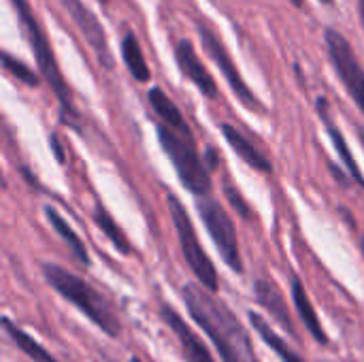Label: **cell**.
Masks as SVG:
<instances>
[{"label":"cell","mask_w":364,"mask_h":362,"mask_svg":"<svg viewBox=\"0 0 364 362\" xmlns=\"http://www.w3.org/2000/svg\"><path fill=\"white\" fill-rule=\"evenodd\" d=\"M49 143H51V147H53V151H55V158H58V162H64V154H62V149H60L58 137H51V139H49Z\"/></svg>","instance_id":"cell-25"},{"label":"cell","mask_w":364,"mask_h":362,"mask_svg":"<svg viewBox=\"0 0 364 362\" xmlns=\"http://www.w3.org/2000/svg\"><path fill=\"white\" fill-rule=\"evenodd\" d=\"M2 66H4V70H9L15 79H19L21 83H26V85H30V87H36V85L41 83V81H38V75H36L30 66H26L23 62L15 60L9 51L2 53Z\"/></svg>","instance_id":"cell-22"},{"label":"cell","mask_w":364,"mask_h":362,"mask_svg":"<svg viewBox=\"0 0 364 362\" xmlns=\"http://www.w3.org/2000/svg\"><path fill=\"white\" fill-rule=\"evenodd\" d=\"M316 109H318V115H320V119H322V124H324V128H326V132H328V137H331V141H333V145H335V149H337V154H339V158H341V162H343L346 169L350 171L352 179L358 181L364 188V177L363 173H360V166L356 164V160H354V156H352V149H350V145H348V141H346V137H343V132L335 126V122H333V117H331L328 100H326V98H318Z\"/></svg>","instance_id":"cell-14"},{"label":"cell","mask_w":364,"mask_h":362,"mask_svg":"<svg viewBox=\"0 0 364 362\" xmlns=\"http://www.w3.org/2000/svg\"><path fill=\"white\" fill-rule=\"evenodd\" d=\"M98 2H102V4H107V2H109V0H98Z\"/></svg>","instance_id":"cell-32"},{"label":"cell","mask_w":364,"mask_h":362,"mask_svg":"<svg viewBox=\"0 0 364 362\" xmlns=\"http://www.w3.org/2000/svg\"><path fill=\"white\" fill-rule=\"evenodd\" d=\"M205 160L209 162V166H207L209 171L218 166V154H215V149H213V147H209V149H207V156H205Z\"/></svg>","instance_id":"cell-24"},{"label":"cell","mask_w":364,"mask_h":362,"mask_svg":"<svg viewBox=\"0 0 364 362\" xmlns=\"http://www.w3.org/2000/svg\"><path fill=\"white\" fill-rule=\"evenodd\" d=\"M198 36H200V43H203L205 51H207L209 58L218 64V68L222 70L226 83L230 85V90L235 92V96L239 98V102H241L245 109L254 111V113H264V105H262V102L258 100V96L250 90V85L243 81V77H241L239 68L235 66V62H232L228 49H226L224 43L215 36V32H213L209 26L200 23V26H198Z\"/></svg>","instance_id":"cell-8"},{"label":"cell","mask_w":364,"mask_h":362,"mask_svg":"<svg viewBox=\"0 0 364 362\" xmlns=\"http://www.w3.org/2000/svg\"><path fill=\"white\" fill-rule=\"evenodd\" d=\"M324 43H326V51H328V58L335 66L339 81L343 83L354 105L364 115V68L358 55L354 53L350 41L335 28H328L324 32Z\"/></svg>","instance_id":"cell-7"},{"label":"cell","mask_w":364,"mask_h":362,"mask_svg":"<svg viewBox=\"0 0 364 362\" xmlns=\"http://www.w3.org/2000/svg\"><path fill=\"white\" fill-rule=\"evenodd\" d=\"M247 318H250V324L256 329V333L264 339V344L282 358L284 362H307V361H303L275 331H273V326H269L267 322H264V318L262 316H258V314H254V312H250L247 314Z\"/></svg>","instance_id":"cell-19"},{"label":"cell","mask_w":364,"mask_h":362,"mask_svg":"<svg viewBox=\"0 0 364 362\" xmlns=\"http://www.w3.org/2000/svg\"><path fill=\"white\" fill-rule=\"evenodd\" d=\"M166 203H168L171 222L175 224V233H177L179 247H181V254H183L186 265L190 267V271L194 273V277L198 280V284L203 288H207L209 292L215 294L220 290L215 265L211 262V258L203 250V245L198 241V235L194 230V224H192V220H190L183 203L175 194H168L166 196Z\"/></svg>","instance_id":"cell-5"},{"label":"cell","mask_w":364,"mask_h":362,"mask_svg":"<svg viewBox=\"0 0 364 362\" xmlns=\"http://www.w3.org/2000/svg\"><path fill=\"white\" fill-rule=\"evenodd\" d=\"M358 137H360V143H363V147H364V130L363 128L358 130Z\"/></svg>","instance_id":"cell-28"},{"label":"cell","mask_w":364,"mask_h":362,"mask_svg":"<svg viewBox=\"0 0 364 362\" xmlns=\"http://www.w3.org/2000/svg\"><path fill=\"white\" fill-rule=\"evenodd\" d=\"M147 98H149V105H151L154 113L158 115V119L162 124H166L171 128H181V130L183 128H190L188 122L183 119L181 111H179V107L166 96V92L162 87H151L149 94H147Z\"/></svg>","instance_id":"cell-20"},{"label":"cell","mask_w":364,"mask_h":362,"mask_svg":"<svg viewBox=\"0 0 364 362\" xmlns=\"http://www.w3.org/2000/svg\"><path fill=\"white\" fill-rule=\"evenodd\" d=\"M198 215H200L207 233L211 235L218 252L222 254L224 262L228 265V269H232L235 273H243L239 237H237V228H235V222L228 215V211L215 198L205 196V198H198Z\"/></svg>","instance_id":"cell-6"},{"label":"cell","mask_w":364,"mask_h":362,"mask_svg":"<svg viewBox=\"0 0 364 362\" xmlns=\"http://www.w3.org/2000/svg\"><path fill=\"white\" fill-rule=\"evenodd\" d=\"M130 362H143V361H141V358H136V356H132V358H130Z\"/></svg>","instance_id":"cell-29"},{"label":"cell","mask_w":364,"mask_h":362,"mask_svg":"<svg viewBox=\"0 0 364 362\" xmlns=\"http://www.w3.org/2000/svg\"><path fill=\"white\" fill-rule=\"evenodd\" d=\"M254 294H256L258 305L264 307L279 326H284L290 335H294V322H292L288 303H286L284 294L279 292V288L269 280H256L254 282Z\"/></svg>","instance_id":"cell-12"},{"label":"cell","mask_w":364,"mask_h":362,"mask_svg":"<svg viewBox=\"0 0 364 362\" xmlns=\"http://www.w3.org/2000/svg\"><path fill=\"white\" fill-rule=\"evenodd\" d=\"M94 222L96 226L102 230V235L115 245V250L124 256H130L132 254V245L126 237V233L119 228V224L111 218V213L102 207V205H96L94 207Z\"/></svg>","instance_id":"cell-21"},{"label":"cell","mask_w":364,"mask_h":362,"mask_svg":"<svg viewBox=\"0 0 364 362\" xmlns=\"http://www.w3.org/2000/svg\"><path fill=\"white\" fill-rule=\"evenodd\" d=\"M66 13L73 17V21L77 23L79 32L85 36L87 45L94 49V53L98 55L100 64H105L107 68L113 66V55L109 51V43H107V34L98 21V17L81 2V0H62Z\"/></svg>","instance_id":"cell-9"},{"label":"cell","mask_w":364,"mask_h":362,"mask_svg":"<svg viewBox=\"0 0 364 362\" xmlns=\"http://www.w3.org/2000/svg\"><path fill=\"white\" fill-rule=\"evenodd\" d=\"M226 198L230 201V205L239 211V215H241L245 222H252V220H254V213H252L247 201L243 198V194H241L232 183H226Z\"/></svg>","instance_id":"cell-23"},{"label":"cell","mask_w":364,"mask_h":362,"mask_svg":"<svg viewBox=\"0 0 364 362\" xmlns=\"http://www.w3.org/2000/svg\"><path fill=\"white\" fill-rule=\"evenodd\" d=\"M290 2H292V4H294V6H299V9H301V6H303V0H290Z\"/></svg>","instance_id":"cell-27"},{"label":"cell","mask_w":364,"mask_h":362,"mask_svg":"<svg viewBox=\"0 0 364 362\" xmlns=\"http://www.w3.org/2000/svg\"><path fill=\"white\" fill-rule=\"evenodd\" d=\"M175 60H177V66L179 70L183 73L186 79H190L198 92L207 98H218V85H215V79L211 77V73L205 68V64L200 62L198 53L194 51V45L186 38H181L177 45H175Z\"/></svg>","instance_id":"cell-11"},{"label":"cell","mask_w":364,"mask_h":362,"mask_svg":"<svg viewBox=\"0 0 364 362\" xmlns=\"http://www.w3.org/2000/svg\"><path fill=\"white\" fill-rule=\"evenodd\" d=\"M360 252H363V256H364V239L360 241Z\"/></svg>","instance_id":"cell-30"},{"label":"cell","mask_w":364,"mask_h":362,"mask_svg":"<svg viewBox=\"0 0 364 362\" xmlns=\"http://www.w3.org/2000/svg\"><path fill=\"white\" fill-rule=\"evenodd\" d=\"M160 318L164 320V324L173 331V335L179 341L181 354L186 362H215L211 352L207 350V346L203 344V339L192 331V326H188V322L168 305H162L160 309Z\"/></svg>","instance_id":"cell-10"},{"label":"cell","mask_w":364,"mask_h":362,"mask_svg":"<svg viewBox=\"0 0 364 362\" xmlns=\"http://www.w3.org/2000/svg\"><path fill=\"white\" fill-rule=\"evenodd\" d=\"M222 128V134H224V139H226V143L232 147V151L245 162V164H250L252 169H256V171H260V173H271L273 171V164H271V160L239 130V128H235V126H230V124H222L220 126Z\"/></svg>","instance_id":"cell-15"},{"label":"cell","mask_w":364,"mask_h":362,"mask_svg":"<svg viewBox=\"0 0 364 362\" xmlns=\"http://www.w3.org/2000/svg\"><path fill=\"white\" fill-rule=\"evenodd\" d=\"M2 326H4V333L11 337L13 346L19 352H23L32 362H60L51 352H47L34 337H30L23 329L13 324L11 318H2Z\"/></svg>","instance_id":"cell-17"},{"label":"cell","mask_w":364,"mask_h":362,"mask_svg":"<svg viewBox=\"0 0 364 362\" xmlns=\"http://www.w3.org/2000/svg\"><path fill=\"white\" fill-rule=\"evenodd\" d=\"M158 132V141L164 149V154L168 156V160L173 162L179 181L198 198H205L211 194V173L207 169V164L203 162L194 134L190 128H171L162 122H158L156 126Z\"/></svg>","instance_id":"cell-3"},{"label":"cell","mask_w":364,"mask_h":362,"mask_svg":"<svg viewBox=\"0 0 364 362\" xmlns=\"http://www.w3.org/2000/svg\"><path fill=\"white\" fill-rule=\"evenodd\" d=\"M45 218H47V222L51 224V228L62 237V241L68 245V250H70V254L77 258V262L83 265V267H90L92 260H90V254H87V247H85V243L79 239V235L70 228V224H68L53 207H45Z\"/></svg>","instance_id":"cell-16"},{"label":"cell","mask_w":364,"mask_h":362,"mask_svg":"<svg viewBox=\"0 0 364 362\" xmlns=\"http://www.w3.org/2000/svg\"><path fill=\"white\" fill-rule=\"evenodd\" d=\"M358 11H360V19H363V28H364V0L358 2Z\"/></svg>","instance_id":"cell-26"},{"label":"cell","mask_w":364,"mask_h":362,"mask_svg":"<svg viewBox=\"0 0 364 362\" xmlns=\"http://www.w3.org/2000/svg\"><path fill=\"white\" fill-rule=\"evenodd\" d=\"M181 299L192 320L220 352L222 362H258L247 329L213 292L200 284H186L181 288Z\"/></svg>","instance_id":"cell-1"},{"label":"cell","mask_w":364,"mask_h":362,"mask_svg":"<svg viewBox=\"0 0 364 362\" xmlns=\"http://www.w3.org/2000/svg\"><path fill=\"white\" fill-rule=\"evenodd\" d=\"M122 58H124L126 68L130 70V75L136 81L147 83L151 79V70L147 66V60H145V53L141 49V43H139V38L132 32H126L124 38H122Z\"/></svg>","instance_id":"cell-18"},{"label":"cell","mask_w":364,"mask_h":362,"mask_svg":"<svg viewBox=\"0 0 364 362\" xmlns=\"http://www.w3.org/2000/svg\"><path fill=\"white\" fill-rule=\"evenodd\" d=\"M43 277L64 301L75 305L96 329H100L105 335H109L113 339L119 337L122 324H119L117 316L113 314L111 305L107 303V299L94 286H90L85 280L70 273L68 269L49 265V262L43 265Z\"/></svg>","instance_id":"cell-2"},{"label":"cell","mask_w":364,"mask_h":362,"mask_svg":"<svg viewBox=\"0 0 364 362\" xmlns=\"http://www.w3.org/2000/svg\"><path fill=\"white\" fill-rule=\"evenodd\" d=\"M320 2H324V4H331L333 0H320Z\"/></svg>","instance_id":"cell-31"},{"label":"cell","mask_w":364,"mask_h":362,"mask_svg":"<svg viewBox=\"0 0 364 362\" xmlns=\"http://www.w3.org/2000/svg\"><path fill=\"white\" fill-rule=\"evenodd\" d=\"M290 294H292L296 314L303 320L307 333L316 339V344L328 346V335L324 333V326H322V322H320V318L316 314V307H314V303H311V299H309V294H307V290H305V286H303L299 275L290 277Z\"/></svg>","instance_id":"cell-13"},{"label":"cell","mask_w":364,"mask_h":362,"mask_svg":"<svg viewBox=\"0 0 364 362\" xmlns=\"http://www.w3.org/2000/svg\"><path fill=\"white\" fill-rule=\"evenodd\" d=\"M11 4L15 6L17 11V17H19V23L23 26V32L30 41V47H32V53H34V60H36V66L43 75V79L49 83L51 92L55 94L58 102H60V109H62V122L64 124H75L77 119V111L73 107V98H70V90L62 77V70L58 66V60L53 55V49L47 41V34L45 30L41 28V21L36 19L34 11L30 9L28 0H11Z\"/></svg>","instance_id":"cell-4"}]
</instances>
